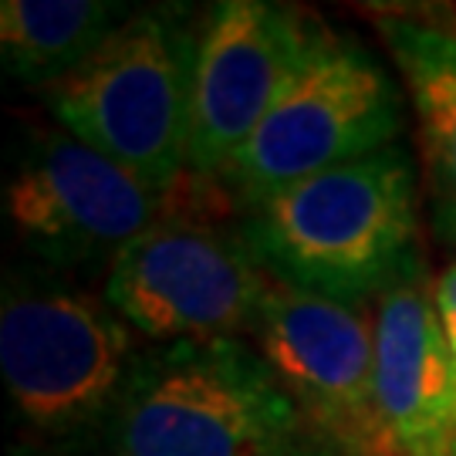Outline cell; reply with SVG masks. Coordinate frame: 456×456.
Segmentation results:
<instances>
[{
	"label": "cell",
	"instance_id": "cell-6",
	"mask_svg": "<svg viewBox=\"0 0 456 456\" xmlns=\"http://www.w3.org/2000/svg\"><path fill=\"white\" fill-rule=\"evenodd\" d=\"M271 284L240 230L163 213L109 264L105 301L159 345L220 342L257 331Z\"/></svg>",
	"mask_w": 456,
	"mask_h": 456
},
{
	"label": "cell",
	"instance_id": "cell-9",
	"mask_svg": "<svg viewBox=\"0 0 456 456\" xmlns=\"http://www.w3.org/2000/svg\"><path fill=\"white\" fill-rule=\"evenodd\" d=\"M314 17L267 0L213 4L200 24L190 173L220 183L274 109L314 34Z\"/></svg>",
	"mask_w": 456,
	"mask_h": 456
},
{
	"label": "cell",
	"instance_id": "cell-2",
	"mask_svg": "<svg viewBox=\"0 0 456 456\" xmlns=\"http://www.w3.org/2000/svg\"><path fill=\"white\" fill-rule=\"evenodd\" d=\"M109 456H338L244 338L142 355L109 419Z\"/></svg>",
	"mask_w": 456,
	"mask_h": 456
},
{
	"label": "cell",
	"instance_id": "cell-8",
	"mask_svg": "<svg viewBox=\"0 0 456 456\" xmlns=\"http://www.w3.org/2000/svg\"><path fill=\"white\" fill-rule=\"evenodd\" d=\"M166 200L68 132L37 139L4 186V213L20 244L61 267L115 264L163 216Z\"/></svg>",
	"mask_w": 456,
	"mask_h": 456
},
{
	"label": "cell",
	"instance_id": "cell-11",
	"mask_svg": "<svg viewBox=\"0 0 456 456\" xmlns=\"http://www.w3.org/2000/svg\"><path fill=\"white\" fill-rule=\"evenodd\" d=\"M375 24L419 118L436 237L456 244V28L409 14H379Z\"/></svg>",
	"mask_w": 456,
	"mask_h": 456
},
{
	"label": "cell",
	"instance_id": "cell-10",
	"mask_svg": "<svg viewBox=\"0 0 456 456\" xmlns=\"http://www.w3.org/2000/svg\"><path fill=\"white\" fill-rule=\"evenodd\" d=\"M375 395L392 456H453L456 359L426 261L375 301Z\"/></svg>",
	"mask_w": 456,
	"mask_h": 456
},
{
	"label": "cell",
	"instance_id": "cell-4",
	"mask_svg": "<svg viewBox=\"0 0 456 456\" xmlns=\"http://www.w3.org/2000/svg\"><path fill=\"white\" fill-rule=\"evenodd\" d=\"M403 135V95L359 41L314 24L311 45L274 109L220 183L250 207L291 183L365 159Z\"/></svg>",
	"mask_w": 456,
	"mask_h": 456
},
{
	"label": "cell",
	"instance_id": "cell-14",
	"mask_svg": "<svg viewBox=\"0 0 456 456\" xmlns=\"http://www.w3.org/2000/svg\"><path fill=\"white\" fill-rule=\"evenodd\" d=\"M453 456H456V450H453Z\"/></svg>",
	"mask_w": 456,
	"mask_h": 456
},
{
	"label": "cell",
	"instance_id": "cell-13",
	"mask_svg": "<svg viewBox=\"0 0 456 456\" xmlns=\"http://www.w3.org/2000/svg\"><path fill=\"white\" fill-rule=\"evenodd\" d=\"M436 308H440L443 331H446V342L456 359V261L436 277Z\"/></svg>",
	"mask_w": 456,
	"mask_h": 456
},
{
	"label": "cell",
	"instance_id": "cell-1",
	"mask_svg": "<svg viewBox=\"0 0 456 456\" xmlns=\"http://www.w3.org/2000/svg\"><path fill=\"white\" fill-rule=\"evenodd\" d=\"M247 247L271 281L328 301L382 297L419 261L416 166L399 146L244 207Z\"/></svg>",
	"mask_w": 456,
	"mask_h": 456
},
{
	"label": "cell",
	"instance_id": "cell-7",
	"mask_svg": "<svg viewBox=\"0 0 456 456\" xmlns=\"http://www.w3.org/2000/svg\"><path fill=\"white\" fill-rule=\"evenodd\" d=\"M257 352L338 456H392L375 395V322L355 305L271 284Z\"/></svg>",
	"mask_w": 456,
	"mask_h": 456
},
{
	"label": "cell",
	"instance_id": "cell-12",
	"mask_svg": "<svg viewBox=\"0 0 456 456\" xmlns=\"http://www.w3.org/2000/svg\"><path fill=\"white\" fill-rule=\"evenodd\" d=\"M122 20L126 11L109 0H4V65L17 82L51 88L92 58Z\"/></svg>",
	"mask_w": 456,
	"mask_h": 456
},
{
	"label": "cell",
	"instance_id": "cell-5",
	"mask_svg": "<svg viewBox=\"0 0 456 456\" xmlns=\"http://www.w3.org/2000/svg\"><path fill=\"white\" fill-rule=\"evenodd\" d=\"M139 362L135 331L105 297L28 284L4 294L0 372L34 429L68 436L109 423Z\"/></svg>",
	"mask_w": 456,
	"mask_h": 456
},
{
	"label": "cell",
	"instance_id": "cell-3",
	"mask_svg": "<svg viewBox=\"0 0 456 456\" xmlns=\"http://www.w3.org/2000/svg\"><path fill=\"white\" fill-rule=\"evenodd\" d=\"M200 31L183 7L129 14L92 58L45 88L68 135L173 193L190 169Z\"/></svg>",
	"mask_w": 456,
	"mask_h": 456
}]
</instances>
